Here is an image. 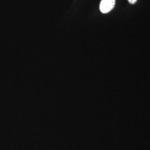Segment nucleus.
Segmentation results:
<instances>
[{
  "label": "nucleus",
  "instance_id": "obj_1",
  "mask_svg": "<svg viewBox=\"0 0 150 150\" xmlns=\"http://www.w3.org/2000/svg\"><path fill=\"white\" fill-rule=\"evenodd\" d=\"M116 0H101L100 4V10L102 13H107L114 8Z\"/></svg>",
  "mask_w": 150,
  "mask_h": 150
},
{
  "label": "nucleus",
  "instance_id": "obj_2",
  "mask_svg": "<svg viewBox=\"0 0 150 150\" xmlns=\"http://www.w3.org/2000/svg\"><path fill=\"white\" fill-rule=\"evenodd\" d=\"M127 1H129V4H135V3L137 2V0H127Z\"/></svg>",
  "mask_w": 150,
  "mask_h": 150
}]
</instances>
